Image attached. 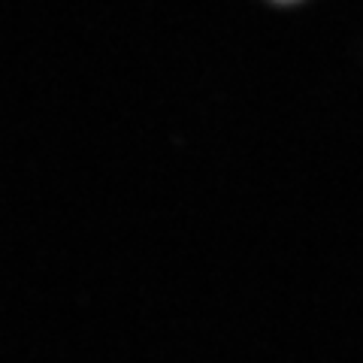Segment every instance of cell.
Instances as JSON below:
<instances>
[{"label": "cell", "mask_w": 363, "mask_h": 363, "mask_svg": "<svg viewBox=\"0 0 363 363\" xmlns=\"http://www.w3.org/2000/svg\"><path fill=\"white\" fill-rule=\"evenodd\" d=\"M281 4H288V0H281Z\"/></svg>", "instance_id": "cell-1"}]
</instances>
